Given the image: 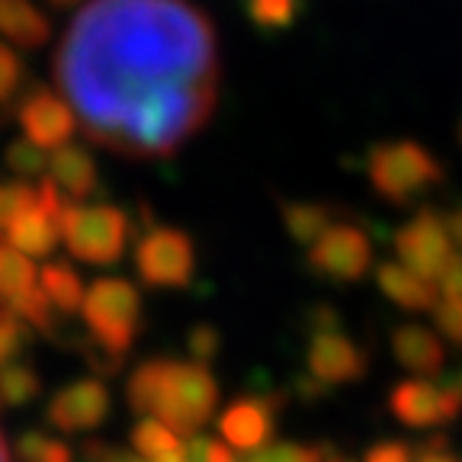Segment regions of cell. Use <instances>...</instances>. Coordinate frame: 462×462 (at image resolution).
Masks as SVG:
<instances>
[{"mask_svg": "<svg viewBox=\"0 0 462 462\" xmlns=\"http://www.w3.org/2000/svg\"><path fill=\"white\" fill-rule=\"evenodd\" d=\"M49 180L55 183L68 199H84L97 189V161L78 148V144H61L49 154Z\"/></svg>", "mask_w": 462, "mask_h": 462, "instance_id": "15", "label": "cell"}, {"mask_svg": "<svg viewBox=\"0 0 462 462\" xmlns=\"http://www.w3.org/2000/svg\"><path fill=\"white\" fill-rule=\"evenodd\" d=\"M132 440H135L142 462H187V447L180 443V433L154 418L142 420L132 433Z\"/></svg>", "mask_w": 462, "mask_h": 462, "instance_id": "20", "label": "cell"}, {"mask_svg": "<svg viewBox=\"0 0 462 462\" xmlns=\"http://www.w3.org/2000/svg\"><path fill=\"white\" fill-rule=\"evenodd\" d=\"M437 289H440L443 299H462V254H453L447 263V270L437 280Z\"/></svg>", "mask_w": 462, "mask_h": 462, "instance_id": "33", "label": "cell"}, {"mask_svg": "<svg viewBox=\"0 0 462 462\" xmlns=\"http://www.w3.org/2000/svg\"><path fill=\"white\" fill-rule=\"evenodd\" d=\"M254 462H321V456H318L315 449L296 447V443H282V447L260 449V453L254 456Z\"/></svg>", "mask_w": 462, "mask_h": 462, "instance_id": "32", "label": "cell"}, {"mask_svg": "<svg viewBox=\"0 0 462 462\" xmlns=\"http://www.w3.org/2000/svg\"><path fill=\"white\" fill-rule=\"evenodd\" d=\"M309 369L318 383L344 385L366 373V354L340 331H315L309 344Z\"/></svg>", "mask_w": 462, "mask_h": 462, "instance_id": "11", "label": "cell"}, {"mask_svg": "<svg viewBox=\"0 0 462 462\" xmlns=\"http://www.w3.org/2000/svg\"><path fill=\"white\" fill-rule=\"evenodd\" d=\"M20 453L26 456V462H71L65 443L42 437V433H26L20 443Z\"/></svg>", "mask_w": 462, "mask_h": 462, "instance_id": "28", "label": "cell"}, {"mask_svg": "<svg viewBox=\"0 0 462 462\" xmlns=\"http://www.w3.org/2000/svg\"><path fill=\"white\" fill-rule=\"evenodd\" d=\"M26 334H29L26 325H23L14 311H7V309L0 311V366H7V363L20 354L23 344H26Z\"/></svg>", "mask_w": 462, "mask_h": 462, "instance_id": "29", "label": "cell"}, {"mask_svg": "<svg viewBox=\"0 0 462 462\" xmlns=\"http://www.w3.org/2000/svg\"><path fill=\"white\" fill-rule=\"evenodd\" d=\"M273 408L276 398H241L222 414V437L238 449L263 447L273 437Z\"/></svg>", "mask_w": 462, "mask_h": 462, "instance_id": "13", "label": "cell"}, {"mask_svg": "<svg viewBox=\"0 0 462 462\" xmlns=\"http://www.w3.org/2000/svg\"><path fill=\"white\" fill-rule=\"evenodd\" d=\"M39 286H42L45 299H49L55 311H61V315L80 311L87 289L71 263H65V260H49V263L39 270Z\"/></svg>", "mask_w": 462, "mask_h": 462, "instance_id": "19", "label": "cell"}, {"mask_svg": "<svg viewBox=\"0 0 462 462\" xmlns=\"http://www.w3.org/2000/svg\"><path fill=\"white\" fill-rule=\"evenodd\" d=\"M309 267L331 282H356L373 267V241L360 225L334 222L309 247Z\"/></svg>", "mask_w": 462, "mask_h": 462, "instance_id": "7", "label": "cell"}, {"mask_svg": "<svg viewBox=\"0 0 462 462\" xmlns=\"http://www.w3.org/2000/svg\"><path fill=\"white\" fill-rule=\"evenodd\" d=\"M135 270L154 289H183L196 273L193 238L180 228H148L135 245Z\"/></svg>", "mask_w": 462, "mask_h": 462, "instance_id": "6", "label": "cell"}, {"mask_svg": "<svg viewBox=\"0 0 462 462\" xmlns=\"http://www.w3.org/2000/svg\"><path fill=\"white\" fill-rule=\"evenodd\" d=\"M23 80H26V65L23 58L10 49L7 42H0V103H10L20 94Z\"/></svg>", "mask_w": 462, "mask_h": 462, "instance_id": "27", "label": "cell"}, {"mask_svg": "<svg viewBox=\"0 0 462 462\" xmlns=\"http://www.w3.org/2000/svg\"><path fill=\"white\" fill-rule=\"evenodd\" d=\"M302 14V0H247V16L263 32H280Z\"/></svg>", "mask_w": 462, "mask_h": 462, "instance_id": "24", "label": "cell"}, {"mask_svg": "<svg viewBox=\"0 0 462 462\" xmlns=\"http://www.w3.org/2000/svg\"><path fill=\"white\" fill-rule=\"evenodd\" d=\"M395 254L411 270V273L424 276V280L437 282L440 273L447 270L449 257H453V238L447 231V218L433 209H420L408 225H402L395 235Z\"/></svg>", "mask_w": 462, "mask_h": 462, "instance_id": "8", "label": "cell"}, {"mask_svg": "<svg viewBox=\"0 0 462 462\" xmlns=\"http://www.w3.org/2000/svg\"><path fill=\"white\" fill-rule=\"evenodd\" d=\"M55 84L90 142L167 158L216 113V29L183 0H87L58 42Z\"/></svg>", "mask_w": 462, "mask_h": 462, "instance_id": "1", "label": "cell"}, {"mask_svg": "<svg viewBox=\"0 0 462 462\" xmlns=\"http://www.w3.org/2000/svg\"><path fill=\"white\" fill-rule=\"evenodd\" d=\"M366 462H414V449L402 440H385L369 449Z\"/></svg>", "mask_w": 462, "mask_h": 462, "instance_id": "34", "label": "cell"}, {"mask_svg": "<svg viewBox=\"0 0 462 462\" xmlns=\"http://www.w3.org/2000/svg\"><path fill=\"white\" fill-rule=\"evenodd\" d=\"M16 119H20L29 142L45 148V152L68 144L78 132V116H74L71 103L51 87H32L16 106Z\"/></svg>", "mask_w": 462, "mask_h": 462, "instance_id": "9", "label": "cell"}, {"mask_svg": "<svg viewBox=\"0 0 462 462\" xmlns=\"http://www.w3.org/2000/svg\"><path fill=\"white\" fill-rule=\"evenodd\" d=\"M4 235H7L10 247H16V251L26 254V257H51V251H55L58 241H61L58 222L45 216L39 206L29 209L26 216H20L16 222H10L7 228H4Z\"/></svg>", "mask_w": 462, "mask_h": 462, "instance_id": "18", "label": "cell"}, {"mask_svg": "<svg viewBox=\"0 0 462 462\" xmlns=\"http://www.w3.org/2000/svg\"><path fill=\"white\" fill-rule=\"evenodd\" d=\"M218 346H222V337H218V331L209 325H196L187 340V350H189V356H193V363H202V366L209 360H216Z\"/></svg>", "mask_w": 462, "mask_h": 462, "instance_id": "31", "label": "cell"}, {"mask_svg": "<svg viewBox=\"0 0 462 462\" xmlns=\"http://www.w3.org/2000/svg\"><path fill=\"white\" fill-rule=\"evenodd\" d=\"M331 462H346V459H331Z\"/></svg>", "mask_w": 462, "mask_h": 462, "instance_id": "39", "label": "cell"}, {"mask_svg": "<svg viewBox=\"0 0 462 462\" xmlns=\"http://www.w3.org/2000/svg\"><path fill=\"white\" fill-rule=\"evenodd\" d=\"M392 411L411 427H437L459 418L462 395L453 385H433L424 379H408L392 392Z\"/></svg>", "mask_w": 462, "mask_h": 462, "instance_id": "10", "label": "cell"}, {"mask_svg": "<svg viewBox=\"0 0 462 462\" xmlns=\"http://www.w3.org/2000/svg\"><path fill=\"white\" fill-rule=\"evenodd\" d=\"M61 241L71 251V257L94 263V267H109L123 257L129 247V216L116 206H78L71 202L61 218H58Z\"/></svg>", "mask_w": 462, "mask_h": 462, "instance_id": "5", "label": "cell"}, {"mask_svg": "<svg viewBox=\"0 0 462 462\" xmlns=\"http://www.w3.org/2000/svg\"><path fill=\"white\" fill-rule=\"evenodd\" d=\"M0 462H10V456H7V447H4V440H0Z\"/></svg>", "mask_w": 462, "mask_h": 462, "instance_id": "38", "label": "cell"}, {"mask_svg": "<svg viewBox=\"0 0 462 462\" xmlns=\"http://www.w3.org/2000/svg\"><path fill=\"white\" fill-rule=\"evenodd\" d=\"M129 404L177 433L199 430L218 404V385L202 363L148 360L129 379Z\"/></svg>", "mask_w": 462, "mask_h": 462, "instance_id": "2", "label": "cell"}, {"mask_svg": "<svg viewBox=\"0 0 462 462\" xmlns=\"http://www.w3.org/2000/svg\"><path fill=\"white\" fill-rule=\"evenodd\" d=\"M375 282H379V289H383L392 302L408 311H430L433 305L440 302L437 282L411 273V270L404 267V263H398V260L379 263V267H375Z\"/></svg>", "mask_w": 462, "mask_h": 462, "instance_id": "14", "label": "cell"}, {"mask_svg": "<svg viewBox=\"0 0 462 462\" xmlns=\"http://www.w3.org/2000/svg\"><path fill=\"white\" fill-rule=\"evenodd\" d=\"M29 209H36V187L26 180H14L0 187V228H7Z\"/></svg>", "mask_w": 462, "mask_h": 462, "instance_id": "26", "label": "cell"}, {"mask_svg": "<svg viewBox=\"0 0 462 462\" xmlns=\"http://www.w3.org/2000/svg\"><path fill=\"white\" fill-rule=\"evenodd\" d=\"M392 354L402 363L404 369H411L418 375H433L440 373L443 360V344L440 334H433L430 328L424 325H402L392 337Z\"/></svg>", "mask_w": 462, "mask_h": 462, "instance_id": "16", "label": "cell"}, {"mask_svg": "<svg viewBox=\"0 0 462 462\" xmlns=\"http://www.w3.org/2000/svg\"><path fill=\"white\" fill-rule=\"evenodd\" d=\"M282 225L289 238L311 247L328 231V225H334V212L325 202H289L282 206Z\"/></svg>", "mask_w": 462, "mask_h": 462, "instance_id": "21", "label": "cell"}, {"mask_svg": "<svg viewBox=\"0 0 462 462\" xmlns=\"http://www.w3.org/2000/svg\"><path fill=\"white\" fill-rule=\"evenodd\" d=\"M433 321L437 331L453 344H462V299H443L433 305Z\"/></svg>", "mask_w": 462, "mask_h": 462, "instance_id": "30", "label": "cell"}, {"mask_svg": "<svg viewBox=\"0 0 462 462\" xmlns=\"http://www.w3.org/2000/svg\"><path fill=\"white\" fill-rule=\"evenodd\" d=\"M414 462H462V459H459V456L449 453L447 440L440 437V440H430V443H427V447L420 449V456Z\"/></svg>", "mask_w": 462, "mask_h": 462, "instance_id": "35", "label": "cell"}, {"mask_svg": "<svg viewBox=\"0 0 462 462\" xmlns=\"http://www.w3.org/2000/svg\"><path fill=\"white\" fill-rule=\"evenodd\" d=\"M447 231H449V238H453V247L462 251V206L447 216Z\"/></svg>", "mask_w": 462, "mask_h": 462, "instance_id": "36", "label": "cell"}, {"mask_svg": "<svg viewBox=\"0 0 462 462\" xmlns=\"http://www.w3.org/2000/svg\"><path fill=\"white\" fill-rule=\"evenodd\" d=\"M7 167L16 173V180H36L42 173H49V154L45 148L32 144L29 138H20V142L7 144Z\"/></svg>", "mask_w": 462, "mask_h": 462, "instance_id": "25", "label": "cell"}, {"mask_svg": "<svg viewBox=\"0 0 462 462\" xmlns=\"http://www.w3.org/2000/svg\"><path fill=\"white\" fill-rule=\"evenodd\" d=\"M0 36L20 49H42L51 39V23L32 0H0Z\"/></svg>", "mask_w": 462, "mask_h": 462, "instance_id": "17", "label": "cell"}, {"mask_svg": "<svg viewBox=\"0 0 462 462\" xmlns=\"http://www.w3.org/2000/svg\"><path fill=\"white\" fill-rule=\"evenodd\" d=\"M39 375L26 363H7L0 366V402L10 404V408H20V404L32 402L39 395Z\"/></svg>", "mask_w": 462, "mask_h": 462, "instance_id": "23", "label": "cell"}, {"mask_svg": "<svg viewBox=\"0 0 462 462\" xmlns=\"http://www.w3.org/2000/svg\"><path fill=\"white\" fill-rule=\"evenodd\" d=\"M369 183L383 199L408 206L443 180V164L418 142H383L366 158Z\"/></svg>", "mask_w": 462, "mask_h": 462, "instance_id": "3", "label": "cell"}, {"mask_svg": "<svg viewBox=\"0 0 462 462\" xmlns=\"http://www.w3.org/2000/svg\"><path fill=\"white\" fill-rule=\"evenodd\" d=\"M49 7H55V10H80L87 4V0H45Z\"/></svg>", "mask_w": 462, "mask_h": 462, "instance_id": "37", "label": "cell"}, {"mask_svg": "<svg viewBox=\"0 0 462 462\" xmlns=\"http://www.w3.org/2000/svg\"><path fill=\"white\" fill-rule=\"evenodd\" d=\"M109 414V392L97 379H80L58 392L49 404V420L65 433L94 430Z\"/></svg>", "mask_w": 462, "mask_h": 462, "instance_id": "12", "label": "cell"}, {"mask_svg": "<svg viewBox=\"0 0 462 462\" xmlns=\"http://www.w3.org/2000/svg\"><path fill=\"white\" fill-rule=\"evenodd\" d=\"M0 231H4V228H0Z\"/></svg>", "mask_w": 462, "mask_h": 462, "instance_id": "40", "label": "cell"}, {"mask_svg": "<svg viewBox=\"0 0 462 462\" xmlns=\"http://www.w3.org/2000/svg\"><path fill=\"white\" fill-rule=\"evenodd\" d=\"M80 315L103 350L125 356L142 328V296L129 280L103 276L84 292Z\"/></svg>", "mask_w": 462, "mask_h": 462, "instance_id": "4", "label": "cell"}, {"mask_svg": "<svg viewBox=\"0 0 462 462\" xmlns=\"http://www.w3.org/2000/svg\"><path fill=\"white\" fill-rule=\"evenodd\" d=\"M32 289H39V270L32 257L20 254L16 247H0V299L4 305H14Z\"/></svg>", "mask_w": 462, "mask_h": 462, "instance_id": "22", "label": "cell"}]
</instances>
